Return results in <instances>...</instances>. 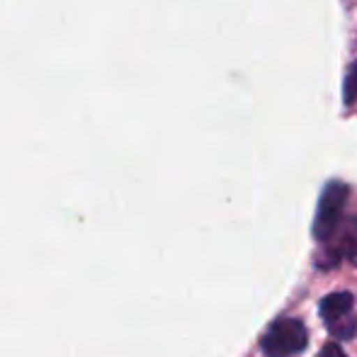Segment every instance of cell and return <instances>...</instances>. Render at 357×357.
I'll use <instances>...</instances> for the list:
<instances>
[{"label":"cell","mask_w":357,"mask_h":357,"mask_svg":"<svg viewBox=\"0 0 357 357\" xmlns=\"http://www.w3.org/2000/svg\"><path fill=\"white\" fill-rule=\"evenodd\" d=\"M316 357H345V353H343V348L335 343V340H331V343H326L324 348H321V353Z\"/></svg>","instance_id":"obj_6"},{"label":"cell","mask_w":357,"mask_h":357,"mask_svg":"<svg viewBox=\"0 0 357 357\" xmlns=\"http://www.w3.org/2000/svg\"><path fill=\"white\" fill-rule=\"evenodd\" d=\"M348 197H350V188L340 180H331L328 185L324 188L321 192V199H319V209H316V216H314V238L319 241L321 245L335 234L340 224L345 219V204H348Z\"/></svg>","instance_id":"obj_1"},{"label":"cell","mask_w":357,"mask_h":357,"mask_svg":"<svg viewBox=\"0 0 357 357\" xmlns=\"http://www.w3.org/2000/svg\"><path fill=\"white\" fill-rule=\"evenodd\" d=\"M343 102L345 105L357 102V61L350 63L348 73H345V80H343Z\"/></svg>","instance_id":"obj_5"},{"label":"cell","mask_w":357,"mask_h":357,"mask_svg":"<svg viewBox=\"0 0 357 357\" xmlns=\"http://www.w3.org/2000/svg\"><path fill=\"white\" fill-rule=\"evenodd\" d=\"M309 345V333L306 326L299 319L282 316V319L273 321L270 328L265 331L263 340H260V350L265 357H291Z\"/></svg>","instance_id":"obj_2"},{"label":"cell","mask_w":357,"mask_h":357,"mask_svg":"<svg viewBox=\"0 0 357 357\" xmlns=\"http://www.w3.org/2000/svg\"><path fill=\"white\" fill-rule=\"evenodd\" d=\"M340 260H350L357 265V216H345L335 234L324 243L316 255V268L331 270L340 265Z\"/></svg>","instance_id":"obj_4"},{"label":"cell","mask_w":357,"mask_h":357,"mask_svg":"<svg viewBox=\"0 0 357 357\" xmlns=\"http://www.w3.org/2000/svg\"><path fill=\"white\" fill-rule=\"evenodd\" d=\"M353 309L355 296L350 291H333L321 299L319 314L335 340H350L357 335V316L353 314Z\"/></svg>","instance_id":"obj_3"}]
</instances>
